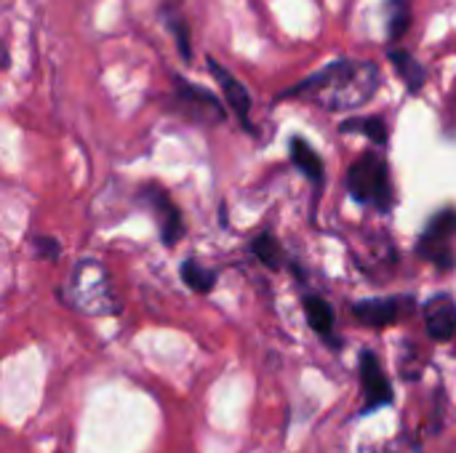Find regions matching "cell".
<instances>
[{
	"instance_id": "277c9868",
	"label": "cell",
	"mask_w": 456,
	"mask_h": 453,
	"mask_svg": "<svg viewBox=\"0 0 456 453\" xmlns=\"http://www.w3.org/2000/svg\"><path fill=\"white\" fill-rule=\"evenodd\" d=\"M142 198L144 203H150L152 214L158 216V227H160V238L166 246H176L184 235V224H182V211L176 208V203L166 195V190H160L158 184L142 187Z\"/></svg>"
},
{
	"instance_id": "7c38bea8",
	"label": "cell",
	"mask_w": 456,
	"mask_h": 453,
	"mask_svg": "<svg viewBox=\"0 0 456 453\" xmlns=\"http://www.w3.org/2000/svg\"><path fill=\"white\" fill-rule=\"evenodd\" d=\"M160 19L166 24V29L171 32L174 37V45L182 56V61H192V37H190V27H187V19L182 16V11L174 5V3H166L163 11H160Z\"/></svg>"
},
{
	"instance_id": "30bf717a",
	"label": "cell",
	"mask_w": 456,
	"mask_h": 453,
	"mask_svg": "<svg viewBox=\"0 0 456 453\" xmlns=\"http://www.w3.org/2000/svg\"><path fill=\"white\" fill-rule=\"evenodd\" d=\"M289 152H291V163L315 184V187H323V160H321V155L310 147V142L307 139H302V136H291V142H289Z\"/></svg>"
},
{
	"instance_id": "ba28073f",
	"label": "cell",
	"mask_w": 456,
	"mask_h": 453,
	"mask_svg": "<svg viewBox=\"0 0 456 453\" xmlns=\"http://www.w3.org/2000/svg\"><path fill=\"white\" fill-rule=\"evenodd\" d=\"M425 328L430 339L449 342L456 336V304L452 296H436L425 310Z\"/></svg>"
},
{
	"instance_id": "2e32d148",
	"label": "cell",
	"mask_w": 456,
	"mask_h": 453,
	"mask_svg": "<svg viewBox=\"0 0 456 453\" xmlns=\"http://www.w3.org/2000/svg\"><path fill=\"white\" fill-rule=\"evenodd\" d=\"M182 280L192 288V291H198V294H208L214 286H216V272L214 270H206L200 262H195V259H187L184 264H182Z\"/></svg>"
},
{
	"instance_id": "ac0fdd59",
	"label": "cell",
	"mask_w": 456,
	"mask_h": 453,
	"mask_svg": "<svg viewBox=\"0 0 456 453\" xmlns=\"http://www.w3.org/2000/svg\"><path fill=\"white\" fill-rule=\"evenodd\" d=\"M35 251H37V256L53 262V259L59 256V243H56L53 238H48V235H37V238H35Z\"/></svg>"
},
{
	"instance_id": "8fae6325",
	"label": "cell",
	"mask_w": 456,
	"mask_h": 453,
	"mask_svg": "<svg viewBox=\"0 0 456 453\" xmlns=\"http://www.w3.org/2000/svg\"><path fill=\"white\" fill-rule=\"evenodd\" d=\"M353 315L366 323V326H374V328H382V326H390L395 323L398 318V304L393 299H363V302H355L353 304Z\"/></svg>"
},
{
	"instance_id": "5bb4252c",
	"label": "cell",
	"mask_w": 456,
	"mask_h": 453,
	"mask_svg": "<svg viewBox=\"0 0 456 453\" xmlns=\"http://www.w3.org/2000/svg\"><path fill=\"white\" fill-rule=\"evenodd\" d=\"M305 315H307V323L315 334L334 342V310L323 296H305Z\"/></svg>"
},
{
	"instance_id": "9a60e30c",
	"label": "cell",
	"mask_w": 456,
	"mask_h": 453,
	"mask_svg": "<svg viewBox=\"0 0 456 453\" xmlns=\"http://www.w3.org/2000/svg\"><path fill=\"white\" fill-rule=\"evenodd\" d=\"M342 133H361L366 139H371L374 144H387V123L379 115H366V117H350L339 125Z\"/></svg>"
},
{
	"instance_id": "7a4b0ae2",
	"label": "cell",
	"mask_w": 456,
	"mask_h": 453,
	"mask_svg": "<svg viewBox=\"0 0 456 453\" xmlns=\"http://www.w3.org/2000/svg\"><path fill=\"white\" fill-rule=\"evenodd\" d=\"M347 192L355 203L374 206L377 211H390L393 206V184L387 160L379 152L361 155L347 171Z\"/></svg>"
},
{
	"instance_id": "e0dca14e",
	"label": "cell",
	"mask_w": 456,
	"mask_h": 453,
	"mask_svg": "<svg viewBox=\"0 0 456 453\" xmlns=\"http://www.w3.org/2000/svg\"><path fill=\"white\" fill-rule=\"evenodd\" d=\"M251 248H254L256 259H262V264H267L270 270H278V267H281V262H283V254H281V246H278V240H275L270 232H262L259 238H254Z\"/></svg>"
},
{
	"instance_id": "6da1fadb",
	"label": "cell",
	"mask_w": 456,
	"mask_h": 453,
	"mask_svg": "<svg viewBox=\"0 0 456 453\" xmlns=\"http://www.w3.org/2000/svg\"><path fill=\"white\" fill-rule=\"evenodd\" d=\"M382 88V69L369 59H334L297 85L286 88L278 99H302L329 112L358 109L369 104Z\"/></svg>"
},
{
	"instance_id": "5b68a950",
	"label": "cell",
	"mask_w": 456,
	"mask_h": 453,
	"mask_svg": "<svg viewBox=\"0 0 456 453\" xmlns=\"http://www.w3.org/2000/svg\"><path fill=\"white\" fill-rule=\"evenodd\" d=\"M361 382H363V411L366 414L393 403L390 379L385 376V371L379 366V358L374 352L361 355Z\"/></svg>"
},
{
	"instance_id": "3957f363",
	"label": "cell",
	"mask_w": 456,
	"mask_h": 453,
	"mask_svg": "<svg viewBox=\"0 0 456 453\" xmlns=\"http://www.w3.org/2000/svg\"><path fill=\"white\" fill-rule=\"evenodd\" d=\"M456 235V214L454 211H444L438 214L430 227L425 230L422 235V243H419V254L425 259H430L433 264L438 267H452L454 264V256H452V248H449V240Z\"/></svg>"
},
{
	"instance_id": "52a82bcc",
	"label": "cell",
	"mask_w": 456,
	"mask_h": 453,
	"mask_svg": "<svg viewBox=\"0 0 456 453\" xmlns=\"http://www.w3.org/2000/svg\"><path fill=\"white\" fill-rule=\"evenodd\" d=\"M171 83H174L176 99H179L182 104L192 107V112H195L198 117H208V120H214V123H222V120H224V107H222V101H219L208 88H200V85L184 80L182 75H174Z\"/></svg>"
},
{
	"instance_id": "4fadbf2b",
	"label": "cell",
	"mask_w": 456,
	"mask_h": 453,
	"mask_svg": "<svg viewBox=\"0 0 456 453\" xmlns=\"http://www.w3.org/2000/svg\"><path fill=\"white\" fill-rule=\"evenodd\" d=\"M411 29V0H385V32L390 45L401 43Z\"/></svg>"
},
{
	"instance_id": "9c48e42d",
	"label": "cell",
	"mask_w": 456,
	"mask_h": 453,
	"mask_svg": "<svg viewBox=\"0 0 456 453\" xmlns=\"http://www.w3.org/2000/svg\"><path fill=\"white\" fill-rule=\"evenodd\" d=\"M387 59L390 64L395 67L398 77L403 80V85L409 88V93H419L422 85L428 83V69L425 64L406 48H398V45H390L387 48Z\"/></svg>"
},
{
	"instance_id": "8992f818",
	"label": "cell",
	"mask_w": 456,
	"mask_h": 453,
	"mask_svg": "<svg viewBox=\"0 0 456 453\" xmlns=\"http://www.w3.org/2000/svg\"><path fill=\"white\" fill-rule=\"evenodd\" d=\"M206 64H208L211 75L216 77V83H219V88H222L227 104H230V109H232L235 117H238V123H240L246 131H254V125H251V96H248L246 85H243L232 72H227L214 56H208Z\"/></svg>"
}]
</instances>
